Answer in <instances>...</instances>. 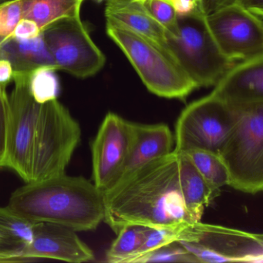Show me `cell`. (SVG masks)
<instances>
[{
    "instance_id": "277c9868",
    "label": "cell",
    "mask_w": 263,
    "mask_h": 263,
    "mask_svg": "<svg viewBox=\"0 0 263 263\" xmlns=\"http://www.w3.org/2000/svg\"><path fill=\"white\" fill-rule=\"evenodd\" d=\"M202 5L187 16H178L177 28L166 32L167 53L195 83L197 88L215 86L235 64L215 44Z\"/></svg>"
},
{
    "instance_id": "7c38bea8",
    "label": "cell",
    "mask_w": 263,
    "mask_h": 263,
    "mask_svg": "<svg viewBox=\"0 0 263 263\" xmlns=\"http://www.w3.org/2000/svg\"><path fill=\"white\" fill-rule=\"evenodd\" d=\"M133 122L109 112L91 144L93 184L101 192L110 189L128 155Z\"/></svg>"
},
{
    "instance_id": "7a4b0ae2",
    "label": "cell",
    "mask_w": 263,
    "mask_h": 263,
    "mask_svg": "<svg viewBox=\"0 0 263 263\" xmlns=\"http://www.w3.org/2000/svg\"><path fill=\"white\" fill-rule=\"evenodd\" d=\"M7 207L33 224L55 223L86 232L104 221V192L84 177L64 173L26 183L12 194Z\"/></svg>"
},
{
    "instance_id": "4dcf8cb0",
    "label": "cell",
    "mask_w": 263,
    "mask_h": 263,
    "mask_svg": "<svg viewBox=\"0 0 263 263\" xmlns=\"http://www.w3.org/2000/svg\"><path fill=\"white\" fill-rule=\"evenodd\" d=\"M238 4L258 19L263 18V0H235Z\"/></svg>"
},
{
    "instance_id": "9a60e30c",
    "label": "cell",
    "mask_w": 263,
    "mask_h": 263,
    "mask_svg": "<svg viewBox=\"0 0 263 263\" xmlns=\"http://www.w3.org/2000/svg\"><path fill=\"white\" fill-rule=\"evenodd\" d=\"M174 143L173 134L166 124L133 123V138L128 155L110 189L148 163L172 153Z\"/></svg>"
},
{
    "instance_id": "f1b7e54d",
    "label": "cell",
    "mask_w": 263,
    "mask_h": 263,
    "mask_svg": "<svg viewBox=\"0 0 263 263\" xmlns=\"http://www.w3.org/2000/svg\"><path fill=\"white\" fill-rule=\"evenodd\" d=\"M41 30L36 23L22 19L16 26L12 36L19 40H30L40 36Z\"/></svg>"
},
{
    "instance_id": "d4e9b609",
    "label": "cell",
    "mask_w": 263,
    "mask_h": 263,
    "mask_svg": "<svg viewBox=\"0 0 263 263\" xmlns=\"http://www.w3.org/2000/svg\"><path fill=\"white\" fill-rule=\"evenodd\" d=\"M146 262H184L198 263L192 255L180 242H173L154 249L141 255L135 263Z\"/></svg>"
},
{
    "instance_id": "836d02e7",
    "label": "cell",
    "mask_w": 263,
    "mask_h": 263,
    "mask_svg": "<svg viewBox=\"0 0 263 263\" xmlns=\"http://www.w3.org/2000/svg\"><path fill=\"white\" fill-rule=\"evenodd\" d=\"M16 0H0V4H6V3L13 2Z\"/></svg>"
},
{
    "instance_id": "5bb4252c",
    "label": "cell",
    "mask_w": 263,
    "mask_h": 263,
    "mask_svg": "<svg viewBox=\"0 0 263 263\" xmlns=\"http://www.w3.org/2000/svg\"><path fill=\"white\" fill-rule=\"evenodd\" d=\"M211 93L232 107L262 102L263 54L235 64Z\"/></svg>"
},
{
    "instance_id": "d590c367",
    "label": "cell",
    "mask_w": 263,
    "mask_h": 263,
    "mask_svg": "<svg viewBox=\"0 0 263 263\" xmlns=\"http://www.w3.org/2000/svg\"><path fill=\"white\" fill-rule=\"evenodd\" d=\"M98 2H101V1H103V0H98Z\"/></svg>"
},
{
    "instance_id": "3957f363",
    "label": "cell",
    "mask_w": 263,
    "mask_h": 263,
    "mask_svg": "<svg viewBox=\"0 0 263 263\" xmlns=\"http://www.w3.org/2000/svg\"><path fill=\"white\" fill-rule=\"evenodd\" d=\"M109 37L126 55L151 93L184 100L197 88L170 55L147 38L116 21L106 19Z\"/></svg>"
},
{
    "instance_id": "4316f807",
    "label": "cell",
    "mask_w": 263,
    "mask_h": 263,
    "mask_svg": "<svg viewBox=\"0 0 263 263\" xmlns=\"http://www.w3.org/2000/svg\"><path fill=\"white\" fill-rule=\"evenodd\" d=\"M22 20L21 0L0 4V46L11 37Z\"/></svg>"
},
{
    "instance_id": "1f68e13d",
    "label": "cell",
    "mask_w": 263,
    "mask_h": 263,
    "mask_svg": "<svg viewBox=\"0 0 263 263\" xmlns=\"http://www.w3.org/2000/svg\"><path fill=\"white\" fill-rule=\"evenodd\" d=\"M14 70L11 64L5 59H0V86L7 87L13 81Z\"/></svg>"
},
{
    "instance_id": "6da1fadb",
    "label": "cell",
    "mask_w": 263,
    "mask_h": 263,
    "mask_svg": "<svg viewBox=\"0 0 263 263\" xmlns=\"http://www.w3.org/2000/svg\"><path fill=\"white\" fill-rule=\"evenodd\" d=\"M104 221L118 233L126 224L172 227L195 223L183 201L178 153L155 160L104 192Z\"/></svg>"
},
{
    "instance_id": "ffe728a7",
    "label": "cell",
    "mask_w": 263,
    "mask_h": 263,
    "mask_svg": "<svg viewBox=\"0 0 263 263\" xmlns=\"http://www.w3.org/2000/svg\"><path fill=\"white\" fill-rule=\"evenodd\" d=\"M22 19L36 23L41 30L61 18L81 15L84 0H21Z\"/></svg>"
},
{
    "instance_id": "83f0119b",
    "label": "cell",
    "mask_w": 263,
    "mask_h": 263,
    "mask_svg": "<svg viewBox=\"0 0 263 263\" xmlns=\"http://www.w3.org/2000/svg\"><path fill=\"white\" fill-rule=\"evenodd\" d=\"M9 125V100L7 87L0 86V167L5 166Z\"/></svg>"
},
{
    "instance_id": "2e32d148",
    "label": "cell",
    "mask_w": 263,
    "mask_h": 263,
    "mask_svg": "<svg viewBox=\"0 0 263 263\" xmlns=\"http://www.w3.org/2000/svg\"><path fill=\"white\" fill-rule=\"evenodd\" d=\"M105 17L147 38L167 53L166 30L137 0H107Z\"/></svg>"
},
{
    "instance_id": "9c48e42d",
    "label": "cell",
    "mask_w": 263,
    "mask_h": 263,
    "mask_svg": "<svg viewBox=\"0 0 263 263\" xmlns=\"http://www.w3.org/2000/svg\"><path fill=\"white\" fill-rule=\"evenodd\" d=\"M199 262L262 263L263 236L232 228L197 221L179 241Z\"/></svg>"
},
{
    "instance_id": "4fadbf2b",
    "label": "cell",
    "mask_w": 263,
    "mask_h": 263,
    "mask_svg": "<svg viewBox=\"0 0 263 263\" xmlns=\"http://www.w3.org/2000/svg\"><path fill=\"white\" fill-rule=\"evenodd\" d=\"M76 231L62 224L37 222L33 224V239L24 254L28 259L61 260L81 263L95 258L93 251L77 234Z\"/></svg>"
},
{
    "instance_id": "5b68a950",
    "label": "cell",
    "mask_w": 263,
    "mask_h": 263,
    "mask_svg": "<svg viewBox=\"0 0 263 263\" xmlns=\"http://www.w3.org/2000/svg\"><path fill=\"white\" fill-rule=\"evenodd\" d=\"M235 108L238 118L218 155L229 185L255 195L263 189V101Z\"/></svg>"
},
{
    "instance_id": "d6986e66",
    "label": "cell",
    "mask_w": 263,
    "mask_h": 263,
    "mask_svg": "<svg viewBox=\"0 0 263 263\" xmlns=\"http://www.w3.org/2000/svg\"><path fill=\"white\" fill-rule=\"evenodd\" d=\"M33 224L8 207H0V262L24 261L33 239Z\"/></svg>"
},
{
    "instance_id": "484cf974",
    "label": "cell",
    "mask_w": 263,
    "mask_h": 263,
    "mask_svg": "<svg viewBox=\"0 0 263 263\" xmlns=\"http://www.w3.org/2000/svg\"><path fill=\"white\" fill-rule=\"evenodd\" d=\"M145 11L158 22L167 33L177 28L178 16L171 0H137Z\"/></svg>"
},
{
    "instance_id": "30bf717a",
    "label": "cell",
    "mask_w": 263,
    "mask_h": 263,
    "mask_svg": "<svg viewBox=\"0 0 263 263\" xmlns=\"http://www.w3.org/2000/svg\"><path fill=\"white\" fill-rule=\"evenodd\" d=\"M30 73H15L14 88L9 100V125L5 166L16 172L26 183L30 181V161L35 130L41 104L29 88Z\"/></svg>"
},
{
    "instance_id": "7402d4cb",
    "label": "cell",
    "mask_w": 263,
    "mask_h": 263,
    "mask_svg": "<svg viewBox=\"0 0 263 263\" xmlns=\"http://www.w3.org/2000/svg\"><path fill=\"white\" fill-rule=\"evenodd\" d=\"M146 226L126 224L118 233L106 253V260L110 263H128L137 253L144 241Z\"/></svg>"
},
{
    "instance_id": "ba28073f",
    "label": "cell",
    "mask_w": 263,
    "mask_h": 263,
    "mask_svg": "<svg viewBox=\"0 0 263 263\" xmlns=\"http://www.w3.org/2000/svg\"><path fill=\"white\" fill-rule=\"evenodd\" d=\"M58 70L87 78L104 67L105 56L90 37L81 15L61 18L41 30Z\"/></svg>"
},
{
    "instance_id": "ac0fdd59",
    "label": "cell",
    "mask_w": 263,
    "mask_h": 263,
    "mask_svg": "<svg viewBox=\"0 0 263 263\" xmlns=\"http://www.w3.org/2000/svg\"><path fill=\"white\" fill-rule=\"evenodd\" d=\"M180 190L187 212L195 222L200 221L204 209L218 196L210 187L190 160L178 153Z\"/></svg>"
},
{
    "instance_id": "e0dca14e",
    "label": "cell",
    "mask_w": 263,
    "mask_h": 263,
    "mask_svg": "<svg viewBox=\"0 0 263 263\" xmlns=\"http://www.w3.org/2000/svg\"><path fill=\"white\" fill-rule=\"evenodd\" d=\"M0 59L8 61L15 73H31L44 67L58 70L41 33L30 40L9 38L0 46Z\"/></svg>"
},
{
    "instance_id": "52a82bcc",
    "label": "cell",
    "mask_w": 263,
    "mask_h": 263,
    "mask_svg": "<svg viewBox=\"0 0 263 263\" xmlns=\"http://www.w3.org/2000/svg\"><path fill=\"white\" fill-rule=\"evenodd\" d=\"M238 110L210 93L187 105L175 125L174 152L198 148L218 154L238 118Z\"/></svg>"
},
{
    "instance_id": "8fae6325",
    "label": "cell",
    "mask_w": 263,
    "mask_h": 263,
    "mask_svg": "<svg viewBox=\"0 0 263 263\" xmlns=\"http://www.w3.org/2000/svg\"><path fill=\"white\" fill-rule=\"evenodd\" d=\"M211 34L221 53L232 61L263 54L262 20L238 4H229L205 16Z\"/></svg>"
},
{
    "instance_id": "e575fe53",
    "label": "cell",
    "mask_w": 263,
    "mask_h": 263,
    "mask_svg": "<svg viewBox=\"0 0 263 263\" xmlns=\"http://www.w3.org/2000/svg\"><path fill=\"white\" fill-rule=\"evenodd\" d=\"M197 1H198V3H201V4H202V0H197Z\"/></svg>"
},
{
    "instance_id": "d6a6232c",
    "label": "cell",
    "mask_w": 263,
    "mask_h": 263,
    "mask_svg": "<svg viewBox=\"0 0 263 263\" xmlns=\"http://www.w3.org/2000/svg\"><path fill=\"white\" fill-rule=\"evenodd\" d=\"M233 3H235V0H202V8L207 15L217 9Z\"/></svg>"
},
{
    "instance_id": "44dd1931",
    "label": "cell",
    "mask_w": 263,
    "mask_h": 263,
    "mask_svg": "<svg viewBox=\"0 0 263 263\" xmlns=\"http://www.w3.org/2000/svg\"><path fill=\"white\" fill-rule=\"evenodd\" d=\"M181 153L190 160L215 193L220 195V189L229 185V173L218 154L198 148L189 149Z\"/></svg>"
},
{
    "instance_id": "8992f818",
    "label": "cell",
    "mask_w": 263,
    "mask_h": 263,
    "mask_svg": "<svg viewBox=\"0 0 263 263\" xmlns=\"http://www.w3.org/2000/svg\"><path fill=\"white\" fill-rule=\"evenodd\" d=\"M81 138L79 123L58 100L41 104L27 183L65 173Z\"/></svg>"
},
{
    "instance_id": "603a6c76",
    "label": "cell",
    "mask_w": 263,
    "mask_h": 263,
    "mask_svg": "<svg viewBox=\"0 0 263 263\" xmlns=\"http://www.w3.org/2000/svg\"><path fill=\"white\" fill-rule=\"evenodd\" d=\"M190 224L192 223L172 227L146 228L142 245L128 263H135L141 255L161 246L185 241Z\"/></svg>"
},
{
    "instance_id": "f546056e",
    "label": "cell",
    "mask_w": 263,
    "mask_h": 263,
    "mask_svg": "<svg viewBox=\"0 0 263 263\" xmlns=\"http://www.w3.org/2000/svg\"><path fill=\"white\" fill-rule=\"evenodd\" d=\"M171 1L178 16H187L193 13L198 6L202 5L201 3H198L197 0H171Z\"/></svg>"
},
{
    "instance_id": "cb8c5ba5",
    "label": "cell",
    "mask_w": 263,
    "mask_h": 263,
    "mask_svg": "<svg viewBox=\"0 0 263 263\" xmlns=\"http://www.w3.org/2000/svg\"><path fill=\"white\" fill-rule=\"evenodd\" d=\"M56 71V69L53 67H44L30 73L29 88L30 93L39 104L58 100L60 83Z\"/></svg>"
}]
</instances>
